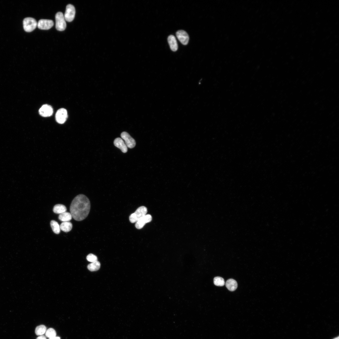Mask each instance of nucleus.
I'll return each instance as SVG.
<instances>
[{"label":"nucleus","instance_id":"obj_26","mask_svg":"<svg viewBox=\"0 0 339 339\" xmlns=\"http://www.w3.org/2000/svg\"><path fill=\"white\" fill-rule=\"evenodd\" d=\"M339 339V336H338V337H336V338H334V339Z\"/></svg>","mask_w":339,"mask_h":339},{"label":"nucleus","instance_id":"obj_19","mask_svg":"<svg viewBox=\"0 0 339 339\" xmlns=\"http://www.w3.org/2000/svg\"><path fill=\"white\" fill-rule=\"evenodd\" d=\"M50 225L52 230L55 233L57 234H59L60 232V226L57 222L52 220L51 221Z\"/></svg>","mask_w":339,"mask_h":339},{"label":"nucleus","instance_id":"obj_15","mask_svg":"<svg viewBox=\"0 0 339 339\" xmlns=\"http://www.w3.org/2000/svg\"><path fill=\"white\" fill-rule=\"evenodd\" d=\"M60 226V229L63 231L67 232L71 230L72 228L73 225L70 222H64L62 223Z\"/></svg>","mask_w":339,"mask_h":339},{"label":"nucleus","instance_id":"obj_8","mask_svg":"<svg viewBox=\"0 0 339 339\" xmlns=\"http://www.w3.org/2000/svg\"><path fill=\"white\" fill-rule=\"evenodd\" d=\"M54 24L53 21L51 20L41 19L39 21L37 26L40 29L48 30L51 28Z\"/></svg>","mask_w":339,"mask_h":339},{"label":"nucleus","instance_id":"obj_25","mask_svg":"<svg viewBox=\"0 0 339 339\" xmlns=\"http://www.w3.org/2000/svg\"><path fill=\"white\" fill-rule=\"evenodd\" d=\"M49 339H60V338L59 337L55 336L51 338H50Z\"/></svg>","mask_w":339,"mask_h":339},{"label":"nucleus","instance_id":"obj_23","mask_svg":"<svg viewBox=\"0 0 339 339\" xmlns=\"http://www.w3.org/2000/svg\"><path fill=\"white\" fill-rule=\"evenodd\" d=\"M87 260L90 262H93L97 260V257L92 254H89L86 257Z\"/></svg>","mask_w":339,"mask_h":339},{"label":"nucleus","instance_id":"obj_21","mask_svg":"<svg viewBox=\"0 0 339 339\" xmlns=\"http://www.w3.org/2000/svg\"><path fill=\"white\" fill-rule=\"evenodd\" d=\"M213 282L215 285L218 286H223L225 284L224 279L219 277H214L213 279Z\"/></svg>","mask_w":339,"mask_h":339},{"label":"nucleus","instance_id":"obj_2","mask_svg":"<svg viewBox=\"0 0 339 339\" xmlns=\"http://www.w3.org/2000/svg\"><path fill=\"white\" fill-rule=\"evenodd\" d=\"M147 211V208L144 206L139 207L134 213H132L130 216L129 217L130 221L132 223H136L146 214Z\"/></svg>","mask_w":339,"mask_h":339},{"label":"nucleus","instance_id":"obj_18","mask_svg":"<svg viewBox=\"0 0 339 339\" xmlns=\"http://www.w3.org/2000/svg\"><path fill=\"white\" fill-rule=\"evenodd\" d=\"M100 262L99 261H96L89 264L87 266V268L91 271H94L98 270L100 269Z\"/></svg>","mask_w":339,"mask_h":339},{"label":"nucleus","instance_id":"obj_16","mask_svg":"<svg viewBox=\"0 0 339 339\" xmlns=\"http://www.w3.org/2000/svg\"><path fill=\"white\" fill-rule=\"evenodd\" d=\"M72 218L71 213L66 212L60 214L58 216L59 219L63 222L69 221L71 220Z\"/></svg>","mask_w":339,"mask_h":339},{"label":"nucleus","instance_id":"obj_20","mask_svg":"<svg viewBox=\"0 0 339 339\" xmlns=\"http://www.w3.org/2000/svg\"><path fill=\"white\" fill-rule=\"evenodd\" d=\"M46 331V326L44 325H40L37 326L35 329V334L38 336L43 335L45 333Z\"/></svg>","mask_w":339,"mask_h":339},{"label":"nucleus","instance_id":"obj_5","mask_svg":"<svg viewBox=\"0 0 339 339\" xmlns=\"http://www.w3.org/2000/svg\"><path fill=\"white\" fill-rule=\"evenodd\" d=\"M75 14V9L74 6L71 4H68L64 15L65 20L68 22L72 21L74 18Z\"/></svg>","mask_w":339,"mask_h":339},{"label":"nucleus","instance_id":"obj_1","mask_svg":"<svg viewBox=\"0 0 339 339\" xmlns=\"http://www.w3.org/2000/svg\"><path fill=\"white\" fill-rule=\"evenodd\" d=\"M90 208L89 199L85 195L79 194L72 201L70 206V211L72 217L77 221H82L88 216Z\"/></svg>","mask_w":339,"mask_h":339},{"label":"nucleus","instance_id":"obj_6","mask_svg":"<svg viewBox=\"0 0 339 339\" xmlns=\"http://www.w3.org/2000/svg\"><path fill=\"white\" fill-rule=\"evenodd\" d=\"M121 137L125 141L127 147L132 148L135 146L136 143L135 140L127 132H122L121 134Z\"/></svg>","mask_w":339,"mask_h":339},{"label":"nucleus","instance_id":"obj_3","mask_svg":"<svg viewBox=\"0 0 339 339\" xmlns=\"http://www.w3.org/2000/svg\"><path fill=\"white\" fill-rule=\"evenodd\" d=\"M23 25L24 30L26 32H30L36 28L37 23L34 19L27 17L24 19Z\"/></svg>","mask_w":339,"mask_h":339},{"label":"nucleus","instance_id":"obj_24","mask_svg":"<svg viewBox=\"0 0 339 339\" xmlns=\"http://www.w3.org/2000/svg\"><path fill=\"white\" fill-rule=\"evenodd\" d=\"M36 339H46V338L44 336L41 335L38 336Z\"/></svg>","mask_w":339,"mask_h":339},{"label":"nucleus","instance_id":"obj_22","mask_svg":"<svg viewBox=\"0 0 339 339\" xmlns=\"http://www.w3.org/2000/svg\"><path fill=\"white\" fill-rule=\"evenodd\" d=\"M46 336L49 338H51L56 336V332L55 330L52 328H49L46 330L45 333Z\"/></svg>","mask_w":339,"mask_h":339},{"label":"nucleus","instance_id":"obj_14","mask_svg":"<svg viewBox=\"0 0 339 339\" xmlns=\"http://www.w3.org/2000/svg\"><path fill=\"white\" fill-rule=\"evenodd\" d=\"M225 285L228 289L231 291L235 290L238 286L237 282L233 279H229L227 280Z\"/></svg>","mask_w":339,"mask_h":339},{"label":"nucleus","instance_id":"obj_7","mask_svg":"<svg viewBox=\"0 0 339 339\" xmlns=\"http://www.w3.org/2000/svg\"><path fill=\"white\" fill-rule=\"evenodd\" d=\"M67 117V112L64 108H61L59 109L56 114V120L59 123H64L66 120Z\"/></svg>","mask_w":339,"mask_h":339},{"label":"nucleus","instance_id":"obj_10","mask_svg":"<svg viewBox=\"0 0 339 339\" xmlns=\"http://www.w3.org/2000/svg\"><path fill=\"white\" fill-rule=\"evenodd\" d=\"M53 112L52 107L50 105L47 104L43 105L39 110L40 115L44 117L51 116Z\"/></svg>","mask_w":339,"mask_h":339},{"label":"nucleus","instance_id":"obj_13","mask_svg":"<svg viewBox=\"0 0 339 339\" xmlns=\"http://www.w3.org/2000/svg\"><path fill=\"white\" fill-rule=\"evenodd\" d=\"M168 41L171 50L174 51H176L178 49V46L175 36L172 35H169L168 38Z\"/></svg>","mask_w":339,"mask_h":339},{"label":"nucleus","instance_id":"obj_11","mask_svg":"<svg viewBox=\"0 0 339 339\" xmlns=\"http://www.w3.org/2000/svg\"><path fill=\"white\" fill-rule=\"evenodd\" d=\"M176 36L181 42L184 45H187L189 41V37L187 33L183 30H179L176 33Z\"/></svg>","mask_w":339,"mask_h":339},{"label":"nucleus","instance_id":"obj_17","mask_svg":"<svg viewBox=\"0 0 339 339\" xmlns=\"http://www.w3.org/2000/svg\"><path fill=\"white\" fill-rule=\"evenodd\" d=\"M67 208L65 206L61 204H58L55 205L53 207V211L56 214H61L66 212Z\"/></svg>","mask_w":339,"mask_h":339},{"label":"nucleus","instance_id":"obj_4","mask_svg":"<svg viewBox=\"0 0 339 339\" xmlns=\"http://www.w3.org/2000/svg\"><path fill=\"white\" fill-rule=\"evenodd\" d=\"M56 28L59 31L64 30L66 27V24L64 16L61 12H58L55 15Z\"/></svg>","mask_w":339,"mask_h":339},{"label":"nucleus","instance_id":"obj_12","mask_svg":"<svg viewBox=\"0 0 339 339\" xmlns=\"http://www.w3.org/2000/svg\"><path fill=\"white\" fill-rule=\"evenodd\" d=\"M114 145L120 149L123 153H126L127 151V147L123 139L121 138H116L114 141Z\"/></svg>","mask_w":339,"mask_h":339},{"label":"nucleus","instance_id":"obj_9","mask_svg":"<svg viewBox=\"0 0 339 339\" xmlns=\"http://www.w3.org/2000/svg\"><path fill=\"white\" fill-rule=\"evenodd\" d=\"M152 217L150 214H146L135 223V227L138 229L142 228L146 223L150 222Z\"/></svg>","mask_w":339,"mask_h":339}]
</instances>
